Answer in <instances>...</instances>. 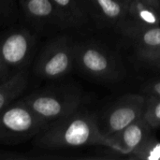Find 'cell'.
<instances>
[{"label": "cell", "mask_w": 160, "mask_h": 160, "mask_svg": "<svg viewBox=\"0 0 160 160\" xmlns=\"http://www.w3.org/2000/svg\"><path fill=\"white\" fill-rule=\"evenodd\" d=\"M28 83V68L22 70L8 81L0 82V112L22 95Z\"/></svg>", "instance_id": "cell-13"}, {"label": "cell", "mask_w": 160, "mask_h": 160, "mask_svg": "<svg viewBox=\"0 0 160 160\" xmlns=\"http://www.w3.org/2000/svg\"><path fill=\"white\" fill-rule=\"evenodd\" d=\"M128 159L160 160V142L152 133L128 156Z\"/></svg>", "instance_id": "cell-15"}, {"label": "cell", "mask_w": 160, "mask_h": 160, "mask_svg": "<svg viewBox=\"0 0 160 160\" xmlns=\"http://www.w3.org/2000/svg\"><path fill=\"white\" fill-rule=\"evenodd\" d=\"M149 5H151L152 7H154L155 8H157L160 12V0H142Z\"/></svg>", "instance_id": "cell-21"}, {"label": "cell", "mask_w": 160, "mask_h": 160, "mask_svg": "<svg viewBox=\"0 0 160 160\" xmlns=\"http://www.w3.org/2000/svg\"><path fill=\"white\" fill-rule=\"evenodd\" d=\"M49 124L39 118L22 98L0 112V143L13 145L37 137Z\"/></svg>", "instance_id": "cell-2"}, {"label": "cell", "mask_w": 160, "mask_h": 160, "mask_svg": "<svg viewBox=\"0 0 160 160\" xmlns=\"http://www.w3.org/2000/svg\"><path fill=\"white\" fill-rule=\"evenodd\" d=\"M35 144L43 150H59L89 145H100L113 150L110 137L102 134L97 115L81 110L51 123L36 137Z\"/></svg>", "instance_id": "cell-1"}, {"label": "cell", "mask_w": 160, "mask_h": 160, "mask_svg": "<svg viewBox=\"0 0 160 160\" xmlns=\"http://www.w3.org/2000/svg\"><path fill=\"white\" fill-rule=\"evenodd\" d=\"M75 46L68 36L49 41L34 64L35 75L42 80H57L68 74L75 65Z\"/></svg>", "instance_id": "cell-6"}, {"label": "cell", "mask_w": 160, "mask_h": 160, "mask_svg": "<svg viewBox=\"0 0 160 160\" xmlns=\"http://www.w3.org/2000/svg\"><path fill=\"white\" fill-rule=\"evenodd\" d=\"M146 106V96L128 94L113 103L103 115L99 127L102 134L109 137L122 130L131 123L143 116Z\"/></svg>", "instance_id": "cell-7"}, {"label": "cell", "mask_w": 160, "mask_h": 160, "mask_svg": "<svg viewBox=\"0 0 160 160\" xmlns=\"http://www.w3.org/2000/svg\"><path fill=\"white\" fill-rule=\"evenodd\" d=\"M153 128L143 116L122 130L109 136L113 142V151L118 156H129L141 142L152 133Z\"/></svg>", "instance_id": "cell-8"}, {"label": "cell", "mask_w": 160, "mask_h": 160, "mask_svg": "<svg viewBox=\"0 0 160 160\" xmlns=\"http://www.w3.org/2000/svg\"><path fill=\"white\" fill-rule=\"evenodd\" d=\"M27 157L23 155L17 154L16 152H8L0 150V160H17V159H26Z\"/></svg>", "instance_id": "cell-20"}, {"label": "cell", "mask_w": 160, "mask_h": 160, "mask_svg": "<svg viewBox=\"0 0 160 160\" xmlns=\"http://www.w3.org/2000/svg\"><path fill=\"white\" fill-rule=\"evenodd\" d=\"M101 23L116 25L127 18L128 0H87Z\"/></svg>", "instance_id": "cell-11"}, {"label": "cell", "mask_w": 160, "mask_h": 160, "mask_svg": "<svg viewBox=\"0 0 160 160\" xmlns=\"http://www.w3.org/2000/svg\"><path fill=\"white\" fill-rule=\"evenodd\" d=\"M65 27H79L86 23L87 13L79 0H52Z\"/></svg>", "instance_id": "cell-12"}, {"label": "cell", "mask_w": 160, "mask_h": 160, "mask_svg": "<svg viewBox=\"0 0 160 160\" xmlns=\"http://www.w3.org/2000/svg\"><path fill=\"white\" fill-rule=\"evenodd\" d=\"M127 18L146 25H160L159 11L142 0H128Z\"/></svg>", "instance_id": "cell-14"}, {"label": "cell", "mask_w": 160, "mask_h": 160, "mask_svg": "<svg viewBox=\"0 0 160 160\" xmlns=\"http://www.w3.org/2000/svg\"><path fill=\"white\" fill-rule=\"evenodd\" d=\"M37 42L36 35L25 27L12 28L0 36V82L28 68Z\"/></svg>", "instance_id": "cell-3"}, {"label": "cell", "mask_w": 160, "mask_h": 160, "mask_svg": "<svg viewBox=\"0 0 160 160\" xmlns=\"http://www.w3.org/2000/svg\"><path fill=\"white\" fill-rule=\"evenodd\" d=\"M17 8L15 0H0V17L6 21L15 19Z\"/></svg>", "instance_id": "cell-18"}, {"label": "cell", "mask_w": 160, "mask_h": 160, "mask_svg": "<svg viewBox=\"0 0 160 160\" xmlns=\"http://www.w3.org/2000/svg\"><path fill=\"white\" fill-rule=\"evenodd\" d=\"M116 28L121 35L136 45V49L160 48V25H146L126 18Z\"/></svg>", "instance_id": "cell-9"}, {"label": "cell", "mask_w": 160, "mask_h": 160, "mask_svg": "<svg viewBox=\"0 0 160 160\" xmlns=\"http://www.w3.org/2000/svg\"><path fill=\"white\" fill-rule=\"evenodd\" d=\"M146 106L143 113L144 120L154 129L160 128V96L145 95Z\"/></svg>", "instance_id": "cell-16"}, {"label": "cell", "mask_w": 160, "mask_h": 160, "mask_svg": "<svg viewBox=\"0 0 160 160\" xmlns=\"http://www.w3.org/2000/svg\"><path fill=\"white\" fill-rule=\"evenodd\" d=\"M75 65L86 75L114 82L125 74L121 61L108 49L95 42H80L75 46Z\"/></svg>", "instance_id": "cell-5"}, {"label": "cell", "mask_w": 160, "mask_h": 160, "mask_svg": "<svg viewBox=\"0 0 160 160\" xmlns=\"http://www.w3.org/2000/svg\"><path fill=\"white\" fill-rule=\"evenodd\" d=\"M135 56L149 67L160 69V48L136 49Z\"/></svg>", "instance_id": "cell-17"}, {"label": "cell", "mask_w": 160, "mask_h": 160, "mask_svg": "<svg viewBox=\"0 0 160 160\" xmlns=\"http://www.w3.org/2000/svg\"><path fill=\"white\" fill-rule=\"evenodd\" d=\"M26 105L49 125L80 108V93L66 87H46L22 98Z\"/></svg>", "instance_id": "cell-4"}, {"label": "cell", "mask_w": 160, "mask_h": 160, "mask_svg": "<svg viewBox=\"0 0 160 160\" xmlns=\"http://www.w3.org/2000/svg\"><path fill=\"white\" fill-rule=\"evenodd\" d=\"M26 20L37 27H65L52 0H20Z\"/></svg>", "instance_id": "cell-10"}, {"label": "cell", "mask_w": 160, "mask_h": 160, "mask_svg": "<svg viewBox=\"0 0 160 160\" xmlns=\"http://www.w3.org/2000/svg\"><path fill=\"white\" fill-rule=\"evenodd\" d=\"M144 95H158L160 96V79L150 81L143 86Z\"/></svg>", "instance_id": "cell-19"}]
</instances>
